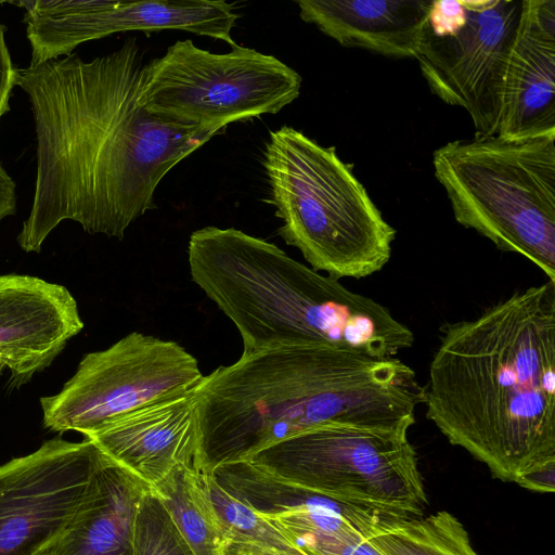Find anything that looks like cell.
<instances>
[{
    "instance_id": "1",
    "label": "cell",
    "mask_w": 555,
    "mask_h": 555,
    "mask_svg": "<svg viewBox=\"0 0 555 555\" xmlns=\"http://www.w3.org/2000/svg\"><path fill=\"white\" fill-rule=\"evenodd\" d=\"M143 66L129 38L90 61L69 54L17 69L37 141L33 204L17 235L23 250L39 253L65 220L122 240L155 208L169 170L218 134L149 113L139 102Z\"/></svg>"
},
{
    "instance_id": "2",
    "label": "cell",
    "mask_w": 555,
    "mask_h": 555,
    "mask_svg": "<svg viewBox=\"0 0 555 555\" xmlns=\"http://www.w3.org/2000/svg\"><path fill=\"white\" fill-rule=\"evenodd\" d=\"M422 403L494 478L517 482L555 464V282L446 325Z\"/></svg>"
},
{
    "instance_id": "3",
    "label": "cell",
    "mask_w": 555,
    "mask_h": 555,
    "mask_svg": "<svg viewBox=\"0 0 555 555\" xmlns=\"http://www.w3.org/2000/svg\"><path fill=\"white\" fill-rule=\"evenodd\" d=\"M423 386L395 358L328 346H286L242 353L196 387L193 467L210 473L326 423H415Z\"/></svg>"
},
{
    "instance_id": "4",
    "label": "cell",
    "mask_w": 555,
    "mask_h": 555,
    "mask_svg": "<svg viewBox=\"0 0 555 555\" xmlns=\"http://www.w3.org/2000/svg\"><path fill=\"white\" fill-rule=\"evenodd\" d=\"M188 260L193 282L237 328L243 353L328 346L386 358L414 343L385 306L241 230L194 231Z\"/></svg>"
},
{
    "instance_id": "5",
    "label": "cell",
    "mask_w": 555,
    "mask_h": 555,
    "mask_svg": "<svg viewBox=\"0 0 555 555\" xmlns=\"http://www.w3.org/2000/svg\"><path fill=\"white\" fill-rule=\"evenodd\" d=\"M263 167L279 233L313 270L362 279L387 264L396 230L334 146L282 126L269 133Z\"/></svg>"
},
{
    "instance_id": "6",
    "label": "cell",
    "mask_w": 555,
    "mask_h": 555,
    "mask_svg": "<svg viewBox=\"0 0 555 555\" xmlns=\"http://www.w3.org/2000/svg\"><path fill=\"white\" fill-rule=\"evenodd\" d=\"M435 176L455 220L555 282V133L476 134L438 147Z\"/></svg>"
},
{
    "instance_id": "7",
    "label": "cell",
    "mask_w": 555,
    "mask_h": 555,
    "mask_svg": "<svg viewBox=\"0 0 555 555\" xmlns=\"http://www.w3.org/2000/svg\"><path fill=\"white\" fill-rule=\"evenodd\" d=\"M410 425L321 424L256 452L255 466L312 492L400 517L428 500Z\"/></svg>"
},
{
    "instance_id": "8",
    "label": "cell",
    "mask_w": 555,
    "mask_h": 555,
    "mask_svg": "<svg viewBox=\"0 0 555 555\" xmlns=\"http://www.w3.org/2000/svg\"><path fill=\"white\" fill-rule=\"evenodd\" d=\"M300 88V75L273 55L238 44L214 53L185 39L144 64L139 102L165 120L220 133L231 122L279 113Z\"/></svg>"
},
{
    "instance_id": "9",
    "label": "cell",
    "mask_w": 555,
    "mask_h": 555,
    "mask_svg": "<svg viewBox=\"0 0 555 555\" xmlns=\"http://www.w3.org/2000/svg\"><path fill=\"white\" fill-rule=\"evenodd\" d=\"M203 376L178 343L132 332L87 353L60 392L40 399L43 425L86 436L118 415L197 386Z\"/></svg>"
},
{
    "instance_id": "10",
    "label": "cell",
    "mask_w": 555,
    "mask_h": 555,
    "mask_svg": "<svg viewBox=\"0 0 555 555\" xmlns=\"http://www.w3.org/2000/svg\"><path fill=\"white\" fill-rule=\"evenodd\" d=\"M464 17L449 33L425 30L416 61L435 95L464 108L476 134L493 135L522 0H464Z\"/></svg>"
},
{
    "instance_id": "11",
    "label": "cell",
    "mask_w": 555,
    "mask_h": 555,
    "mask_svg": "<svg viewBox=\"0 0 555 555\" xmlns=\"http://www.w3.org/2000/svg\"><path fill=\"white\" fill-rule=\"evenodd\" d=\"M30 66L72 54L87 41L113 34L141 30L149 34L179 29L222 40L231 47V31L238 17L232 4L212 0H23Z\"/></svg>"
},
{
    "instance_id": "12",
    "label": "cell",
    "mask_w": 555,
    "mask_h": 555,
    "mask_svg": "<svg viewBox=\"0 0 555 555\" xmlns=\"http://www.w3.org/2000/svg\"><path fill=\"white\" fill-rule=\"evenodd\" d=\"M105 455L89 439L47 440L0 466V555H37L64 527Z\"/></svg>"
},
{
    "instance_id": "13",
    "label": "cell",
    "mask_w": 555,
    "mask_h": 555,
    "mask_svg": "<svg viewBox=\"0 0 555 555\" xmlns=\"http://www.w3.org/2000/svg\"><path fill=\"white\" fill-rule=\"evenodd\" d=\"M83 327L63 285L31 275H0V370L20 387L49 366Z\"/></svg>"
},
{
    "instance_id": "14",
    "label": "cell",
    "mask_w": 555,
    "mask_h": 555,
    "mask_svg": "<svg viewBox=\"0 0 555 555\" xmlns=\"http://www.w3.org/2000/svg\"><path fill=\"white\" fill-rule=\"evenodd\" d=\"M196 387L124 413L86 435L111 461L153 488L197 448Z\"/></svg>"
},
{
    "instance_id": "15",
    "label": "cell",
    "mask_w": 555,
    "mask_h": 555,
    "mask_svg": "<svg viewBox=\"0 0 555 555\" xmlns=\"http://www.w3.org/2000/svg\"><path fill=\"white\" fill-rule=\"evenodd\" d=\"M555 133V1L522 0L509 52L498 135Z\"/></svg>"
},
{
    "instance_id": "16",
    "label": "cell",
    "mask_w": 555,
    "mask_h": 555,
    "mask_svg": "<svg viewBox=\"0 0 555 555\" xmlns=\"http://www.w3.org/2000/svg\"><path fill=\"white\" fill-rule=\"evenodd\" d=\"M300 18L346 48L416 59L431 0H298Z\"/></svg>"
},
{
    "instance_id": "17",
    "label": "cell",
    "mask_w": 555,
    "mask_h": 555,
    "mask_svg": "<svg viewBox=\"0 0 555 555\" xmlns=\"http://www.w3.org/2000/svg\"><path fill=\"white\" fill-rule=\"evenodd\" d=\"M146 488L105 455L69 519L37 555H133V519Z\"/></svg>"
},
{
    "instance_id": "18",
    "label": "cell",
    "mask_w": 555,
    "mask_h": 555,
    "mask_svg": "<svg viewBox=\"0 0 555 555\" xmlns=\"http://www.w3.org/2000/svg\"><path fill=\"white\" fill-rule=\"evenodd\" d=\"M152 489L195 555H227L228 539L193 466L175 468Z\"/></svg>"
},
{
    "instance_id": "19",
    "label": "cell",
    "mask_w": 555,
    "mask_h": 555,
    "mask_svg": "<svg viewBox=\"0 0 555 555\" xmlns=\"http://www.w3.org/2000/svg\"><path fill=\"white\" fill-rule=\"evenodd\" d=\"M369 542L382 555H478L463 524L447 511L385 522Z\"/></svg>"
},
{
    "instance_id": "20",
    "label": "cell",
    "mask_w": 555,
    "mask_h": 555,
    "mask_svg": "<svg viewBox=\"0 0 555 555\" xmlns=\"http://www.w3.org/2000/svg\"><path fill=\"white\" fill-rule=\"evenodd\" d=\"M229 543H247L292 555H306L274 525L223 489L210 473L197 472Z\"/></svg>"
},
{
    "instance_id": "21",
    "label": "cell",
    "mask_w": 555,
    "mask_h": 555,
    "mask_svg": "<svg viewBox=\"0 0 555 555\" xmlns=\"http://www.w3.org/2000/svg\"><path fill=\"white\" fill-rule=\"evenodd\" d=\"M133 555H195L159 495L146 488L134 514Z\"/></svg>"
},
{
    "instance_id": "22",
    "label": "cell",
    "mask_w": 555,
    "mask_h": 555,
    "mask_svg": "<svg viewBox=\"0 0 555 555\" xmlns=\"http://www.w3.org/2000/svg\"><path fill=\"white\" fill-rule=\"evenodd\" d=\"M16 78L17 69L12 64L4 39V28L0 24V119L10 109L9 100Z\"/></svg>"
},
{
    "instance_id": "23",
    "label": "cell",
    "mask_w": 555,
    "mask_h": 555,
    "mask_svg": "<svg viewBox=\"0 0 555 555\" xmlns=\"http://www.w3.org/2000/svg\"><path fill=\"white\" fill-rule=\"evenodd\" d=\"M516 483L532 491L553 493L555 490V464L524 475Z\"/></svg>"
},
{
    "instance_id": "24",
    "label": "cell",
    "mask_w": 555,
    "mask_h": 555,
    "mask_svg": "<svg viewBox=\"0 0 555 555\" xmlns=\"http://www.w3.org/2000/svg\"><path fill=\"white\" fill-rule=\"evenodd\" d=\"M16 211L15 183L0 163V221Z\"/></svg>"
}]
</instances>
